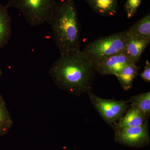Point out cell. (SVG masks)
I'll return each instance as SVG.
<instances>
[{
	"mask_svg": "<svg viewBox=\"0 0 150 150\" xmlns=\"http://www.w3.org/2000/svg\"><path fill=\"white\" fill-rule=\"evenodd\" d=\"M140 67L136 64L131 63L125 66L116 76L119 83L125 90L132 88L135 78L138 74Z\"/></svg>",
	"mask_w": 150,
	"mask_h": 150,
	"instance_id": "obj_12",
	"label": "cell"
},
{
	"mask_svg": "<svg viewBox=\"0 0 150 150\" xmlns=\"http://www.w3.org/2000/svg\"><path fill=\"white\" fill-rule=\"evenodd\" d=\"M2 74H3L2 71V70H1V69H0V76H1L2 75Z\"/></svg>",
	"mask_w": 150,
	"mask_h": 150,
	"instance_id": "obj_18",
	"label": "cell"
},
{
	"mask_svg": "<svg viewBox=\"0 0 150 150\" xmlns=\"http://www.w3.org/2000/svg\"><path fill=\"white\" fill-rule=\"evenodd\" d=\"M143 0H127L124 5L127 18H130L137 13Z\"/></svg>",
	"mask_w": 150,
	"mask_h": 150,
	"instance_id": "obj_16",
	"label": "cell"
},
{
	"mask_svg": "<svg viewBox=\"0 0 150 150\" xmlns=\"http://www.w3.org/2000/svg\"><path fill=\"white\" fill-rule=\"evenodd\" d=\"M141 77L146 82L149 83L150 81V63L149 61L146 60V62L144 69L143 72L141 73Z\"/></svg>",
	"mask_w": 150,
	"mask_h": 150,
	"instance_id": "obj_17",
	"label": "cell"
},
{
	"mask_svg": "<svg viewBox=\"0 0 150 150\" xmlns=\"http://www.w3.org/2000/svg\"><path fill=\"white\" fill-rule=\"evenodd\" d=\"M12 119L6 107L2 96L0 94V135L8 132L12 126Z\"/></svg>",
	"mask_w": 150,
	"mask_h": 150,
	"instance_id": "obj_14",
	"label": "cell"
},
{
	"mask_svg": "<svg viewBox=\"0 0 150 150\" xmlns=\"http://www.w3.org/2000/svg\"><path fill=\"white\" fill-rule=\"evenodd\" d=\"M96 72L93 62L81 50L61 55L52 64L49 74L59 88L72 93L90 90Z\"/></svg>",
	"mask_w": 150,
	"mask_h": 150,
	"instance_id": "obj_1",
	"label": "cell"
},
{
	"mask_svg": "<svg viewBox=\"0 0 150 150\" xmlns=\"http://www.w3.org/2000/svg\"><path fill=\"white\" fill-rule=\"evenodd\" d=\"M126 30L101 37L88 43L82 53L93 64L122 53L127 37Z\"/></svg>",
	"mask_w": 150,
	"mask_h": 150,
	"instance_id": "obj_3",
	"label": "cell"
},
{
	"mask_svg": "<svg viewBox=\"0 0 150 150\" xmlns=\"http://www.w3.org/2000/svg\"><path fill=\"white\" fill-rule=\"evenodd\" d=\"M47 23L53 30L60 56L80 50V26L74 0L56 2Z\"/></svg>",
	"mask_w": 150,
	"mask_h": 150,
	"instance_id": "obj_2",
	"label": "cell"
},
{
	"mask_svg": "<svg viewBox=\"0 0 150 150\" xmlns=\"http://www.w3.org/2000/svg\"><path fill=\"white\" fill-rule=\"evenodd\" d=\"M147 118L148 117L138 108L131 106L126 114L118 120V122L114 123V127L117 130L142 126L147 122Z\"/></svg>",
	"mask_w": 150,
	"mask_h": 150,
	"instance_id": "obj_9",
	"label": "cell"
},
{
	"mask_svg": "<svg viewBox=\"0 0 150 150\" xmlns=\"http://www.w3.org/2000/svg\"><path fill=\"white\" fill-rule=\"evenodd\" d=\"M130 101L131 106L137 108L149 118L150 113V92L132 97Z\"/></svg>",
	"mask_w": 150,
	"mask_h": 150,
	"instance_id": "obj_15",
	"label": "cell"
},
{
	"mask_svg": "<svg viewBox=\"0 0 150 150\" xmlns=\"http://www.w3.org/2000/svg\"><path fill=\"white\" fill-rule=\"evenodd\" d=\"M8 8L0 3V49L8 44L11 37V19Z\"/></svg>",
	"mask_w": 150,
	"mask_h": 150,
	"instance_id": "obj_10",
	"label": "cell"
},
{
	"mask_svg": "<svg viewBox=\"0 0 150 150\" xmlns=\"http://www.w3.org/2000/svg\"><path fill=\"white\" fill-rule=\"evenodd\" d=\"M127 34L122 53L136 64L139 61L145 49L149 45L150 40L127 32Z\"/></svg>",
	"mask_w": 150,
	"mask_h": 150,
	"instance_id": "obj_8",
	"label": "cell"
},
{
	"mask_svg": "<svg viewBox=\"0 0 150 150\" xmlns=\"http://www.w3.org/2000/svg\"><path fill=\"white\" fill-rule=\"evenodd\" d=\"M131 63H134L121 53L109 56L93 64L97 72L102 75H112L116 76L123 67Z\"/></svg>",
	"mask_w": 150,
	"mask_h": 150,
	"instance_id": "obj_7",
	"label": "cell"
},
{
	"mask_svg": "<svg viewBox=\"0 0 150 150\" xmlns=\"http://www.w3.org/2000/svg\"><path fill=\"white\" fill-rule=\"evenodd\" d=\"M92 9L104 16L112 17L117 13V0H86Z\"/></svg>",
	"mask_w": 150,
	"mask_h": 150,
	"instance_id": "obj_11",
	"label": "cell"
},
{
	"mask_svg": "<svg viewBox=\"0 0 150 150\" xmlns=\"http://www.w3.org/2000/svg\"><path fill=\"white\" fill-rule=\"evenodd\" d=\"M87 93L95 108L108 124L114 123L119 120L128 109V103L126 101L103 99L90 90Z\"/></svg>",
	"mask_w": 150,
	"mask_h": 150,
	"instance_id": "obj_5",
	"label": "cell"
},
{
	"mask_svg": "<svg viewBox=\"0 0 150 150\" xmlns=\"http://www.w3.org/2000/svg\"><path fill=\"white\" fill-rule=\"evenodd\" d=\"M115 140L132 146L145 144L149 141L147 123L142 126L115 130Z\"/></svg>",
	"mask_w": 150,
	"mask_h": 150,
	"instance_id": "obj_6",
	"label": "cell"
},
{
	"mask_svg": "<svg viewBox=\"0 0 150 150\" xmlns=\"http://www.w3.org/2000/svg\"><path fill=\"white\" fill-rule=\"evenodd\" d=\"M55 0H7L6 6L18 10L32 27L47 23L54 6Z\"/></svg>",
	"mask_w": 150,
	"mask_h": 150,
	"instance_id": "obj_4",
	"label": "cell"
},
{
	"mask_svg": "<svg viewBox=\"0 0 150 150\" xmlns=\"http://www.w3.org/2000/svg\"><path fill=\"white\" fill-rule=\"evenodd\" d=\"M129 34L144 37L150 40V14L148 13L126 30Z\"/></svg>",
	"mask_w": 150,
	"mask_h": 150,
	"instance_id": "obj_13",
	"label": "cell"
}]
</instances>
